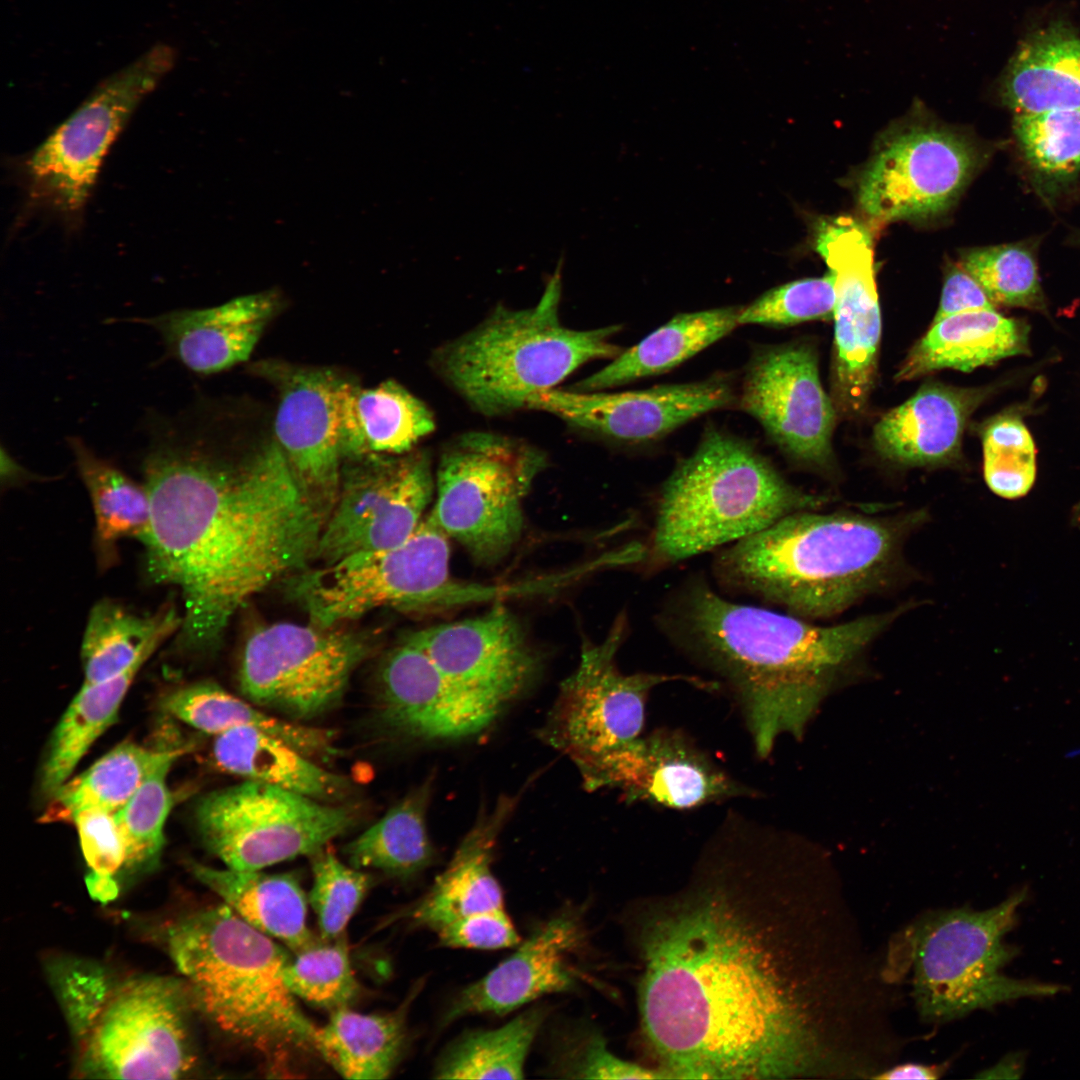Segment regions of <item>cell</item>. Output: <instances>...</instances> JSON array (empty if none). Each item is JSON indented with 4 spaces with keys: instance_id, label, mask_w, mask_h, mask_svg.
Returning <instances> with one entry per match:
<instances>
[{
    "instance_id": "47",
    "label": "cell",
    "mask_w": 1080,
    "mask_h": 1080,
    "mask_svg": "<svg viewBox=\"0 0 1080 1080\" xmlns=\"http://www.w3.org/2000/svg\"><path fill=\"white\" fill-rule=\"evenodd\" d=\"M1014 132L1038 172L1062 178L1080 170V107L1016 114Z\"/></svg>"
},
{
    "instance_id": "35",
    "label": "cell",
    "mask_w": 1080,
    "mask_h": 1080,
    "mask_svg": "<svg viewBox=\"0 0 1080 1080\" xmlns=\"http://www.w3.org/2000/svg\"><path fill=\"white\" fill-rule=\"evenodd\" d=\"M161 706L172 716L208 734L251 728L285 741L314 760H326L338 754L333 731L264 712L213 682L179 687L163 697Z\"/></svg>"
},
{
    "instance_id": "40",
    "label": "cell",
    "mask_w": 1080,
    "mask_h": 1080,
    "mask_svg": "<svg viewBox=\"0 0 1080 1080\" xmlns=\"http://www.w3.org/2000/svg\"><path fill=\"white\" fill-rule=\"evenodd\" d=\"M183 750H154L126 741L118 744L87 770L68 779L50 798L46 821H71L81 811L115 813L145 779Z\"/></svg>"
},
{
    "instance_id": "30",
    "label": "cell",
    "mask_w": 1080,
    "mask_h": 1080,
    "mask_svg": "<svg viewBox=\"0 0 1080 1080\" xmlns=\"http://www.w3.org/2000/svg\"><path fill=\"white\" fill-rule=\"evenodd\" d=\"M338 411L343 460L409 452L435 429L430 409L394 380L362 388L344 379Z\"/></svg>"
},
{
    "instance_id": "51",
    "label": "cell",
    "mask_w": 1080,
    "mask_h": 1080,
    "mask_svg": "<svg viewBox=\"0 0 1080 1080\" xmlns=\"http://www.w3.org/2000/svg\"><path fill=\"white\" fill-rule=\"evenodd\" d=\"M435 933L439 943L449 948L497 950L515 947L521 942L504 908L462 917Z\"/></svg>"
},
{
    "instance_id": "2",
    "label": "cell",
    "mask_w": 1080,
    "mask_h": 1080,
    "mask_svg": "<svg viewBox=\"0 0 1080 1080\" xmlns=\"http://www.w3.org/2000/svg\"><path fill=\"white\" fill-rule=\"evenodd\" d=\"M196 416L151 417L142 544L150 581L181 593L178 647L207 653L250 599L316 559L326 518L275 440L237 458Z\"/></svg>"
},
{
    "instance_id": "33",
    "label": "cell",
    "mask_w": 1080,
    "mask_h": 1080,
    "mask_svg": "<svg viewBox=\"0 0 1080 1080\" xmlns=\"http://www.w3.org/2000/svg\"><path fill=\"white\" fill-rule=\"evenodd\" d=\"M193 875L244 921L293 953L315 938L307 925L306 896L292 874L239 871L190 863Z\"/></svg>"
},
{
    "instance_id": "48",
    "label": "cell",
    "mask_w": 1080,
    "mask_h": 1080,
    "mask_svg": "<svg viewBox=\"0 0 1080 1080\" xmlns=\"http://www.w3.org/2000/svg\"><path fill=\"white\" fill-rule=\"evenodd\" d=\"M325 848L311 856L313 882L308 902L316 915L319 936L331 940L345 934L371 886V877Z\"/></svg>"
},
{
    "instance_id": "4",
    "label": "cell",
    "mask_w": 1080,
    "mask_h": 1080,
    "mask_svg": "<svg viewBox=\"0 0 1080 1080\" xmlns=\"http://www.w3.org/2000/svg\"><path fill=\"white\" fill-rule=\"evenodd\" d=\"M916 520L913 515L792 513L718 551L713 579L729 594L806 620L828 618L882 583Z\"/></svg>"
},
{
    "instance_id": "52",
    "label": "cell",
    "mask_w": 1080,
    "mask_h": 1080,
    "mask_svg": "<svg viewBox=\"0 0 1080 1080\" xmlns=\"http://www.w3.org/2000/svg\"><path fill=\"white\" fill-rule=\"evenodd\" d=\"M566 1056L565 1071L585 1079H667L656 1068L645 1067L617 1056L599 1033H590Z\"/></svg>"
},
{
    "instance_id": "44",
    "label": "cell",
    "mask_w": 1080,
    "mask_h": 1080,
    "mask_svg": "<svg viewBox=\"0 0 1080 1080\" xmlns=\"http://www.w3.org/2000/svg\"><path fill=\"white\" fill-rule=\"evenodd\" d=\"M961 266L994 305L1034 310L1045 306L1035 257L1022 244L970 250L963 256Z\"/></svg>"
},
{
    "instance_id": "18",
    "label": "cell",
    "mask_w": 1080,
    "mask_h": 1080,
    "mask_svg": "<svg viewBox=\"0 0 1080 1080\" xmlns=\"http://www.w3.org/2000/svg\"><path fill=\"white\" fill-rule=\"evenodd\" d=\"M737 398L740 408L790 459L817 468L831 463L837 411L822 387L817 355L809 344L756 346Z\"/></svg>"
},
{
    "instance_id": "6",
    "label": "cell",
    "mask_w": 1080,
    "mask_h": 1080,
    "mask_svg": "<svg viewBox=\"0 0 1080 1080\" xmlns=\"http://www.w3.org/2000/svg\"><path fill=\"white\" fill-rule=\"evenodd\" d=\"M79 1074L102 1079H181L198 1065L182 979L118 977L80 960L52 968Z\"/></svg>"
},
{
    "instance_id": "43",
    "label": "cell",
    "mask_w": 1080,
    "mask_h": 1080,
    "mask_svg": "<svg viewBox=\"0 0 1080 1080\" xmlns=\"http://www.w3.org/2000/svg\"><path fill=\"white\" fill-rule=\"evenodd\" d=\"M283 978L296 998L330 1012L351 1007L360 994L345 934L331 940L315 937L294 952Z\"/></svg>"
},
{
    "instance_id": "34",
    "label": "cell",
    "mask_w": 1080,
    "mask_h": 1080,
    "mask_svg": "<svg viewBox=\"0 0 1080 1080\" xmlns=\"http://www.w3.org/2000/svg\"><path fill=\"white\" fill-rule=\"evenodd\" d=\"M742 306L680 313L580 380L577 391H604L672 370L739 326Z\"/></svg>"
},
{
    "instance_id": "22",
    "label": "cell",
    "mask_w": 1080,
    "mask_h": 1080,
    "mask_svg": "<svg viewBox=\"0 0 1080 1080\" xmlns=\"http://www.w3.org/2000/svg\"><path fill=\"white\" fill-rule=\"evenodd\" d=\"M728 376L606 393L549 389L533 395L529 409L553 414L568 424L628 445L658 441L682 425L736 400Z\"/></svg>"
},
{
    "instance_id": "23",
    "label": "cell",
    "mask_w": 1080,
    "mask_h": 1080,
    "mask_svg": "<svg viewBox=\"0 0 1080 1080\" xmlns=\"http://www.w3.org/2000/svg\"><path fill=\"white\" fill-rule=\"evenodd\" d=\"M377 691V713L384 727L416 740L477 734L503 708L457 684L408 638L384 657Z\"/></svg>"
},
{
    "instance_id": "53",
    "label": "cell",
    "mask_w": 1080,
    "mask_h": 1080,
    "mask_svg": "<svg viewBox=\"0 0 1080 1080\" xmlns=\"http://www.w3.org/2000/svg\"><path fill=\"white\" fill-rule=\"evenodd\" d=\"M982 309H995L977 281L960 265L946 275L941 299L932 323L948 316Z\"/></svg>"
},
{
    "instance_id": "29",
    "label": "cell",
    "mask_w": 1080,
    "mask_h": 1080,
    "mask_svg": "<svg viewBox=\"0 0 1080 1080\" xmlns=\"http://www.w3.org/2000/svg\"><path fill=\"white\" fill-rule=\"evenodd\" d=\"M1029 326L995 309L967 311L932 323L903 360L895 380H914L933 371L969 372L1029 352Z\"/></svg>"
},
{
    "instance_id": "14",
    "label": "cell",
    "mask_w": 1080,
    "mask_h": 1080,
    "mask_svg": "<svg viewBox=\"0 0 1080 1080\" xmlns=\"http://www.w3.org/2000/svg\"><path fill=\"white\" fill-rule=\"evenodd\" d=\"M175 60L173 47L157 43L103 80L28 158L32 199L65 215L82 210L109 148Z\"/></svg>"
},
{
    "instance_id": "21",
    "label": "cell",
    "mask_w": 1080,
    "mask_h": 1080,
    "mask_svg": "<svg viewBox=\"0 0 1080 1080\" xmlns=\"http://www.w3.org/2000/svg\"><path fill=\"white\" fill-rule=\"evenodd\" d=\"M255 370L278 390L275 441L299 486L327 519L343 465L338 392L344 378L327 368L274 361Z\"/></svg>"
},
{
    "instance_id": "46",
    "label": "cell",
    "mask_w": 1080,
    "mask_h": 1080,
    "mask_svg": "<svg viewBox=\"0 0 1080 1080\" xmlns=\"http://www.w3.org/2000/svg\"><path fill=\"white\" fill-rule=\"evenodd\" d=\"M982 446L989 489L1005 499L1025 496L1036 478V450L1022 420L1009 415L993 419L983 431Z\"/></svg>"
},
{
    "instance_id": "15",
    "label": "cell",
    "mask_w": 1080,
    "mask_h": 1080,
    "mask_svg": "<svg viewBox=\"0 0 1080 1080\" xmlns=\"http://www.w3.org/2000/svg\"><path fill=\"white\" fill-rule=\"evenodd\" d=\"M371 650L367 638L341 626L264 625L244 644L239 688L259 707L292 721L311 720L341 703L353 672Z\"/></svg>"
},
{
    "instance_id": "3",
    "label": "cell",
    "mask_w": 1080,
    "mask_h": 1080,
    "mask_svg": "<svg viewBox=\"0 0 1080 1080\" xmlns=\"http://www.w3.org/2000/svg\"><path fill=\"white\" fill-rule=\"evenodd\" d=\"M898 614L819 626L733 602L696 575L668 596L655 619L676 648L727 686L756 755L766 758L783 734L802 735L833 682Z\"/></svg>"
},
{
    "instance_id": "12",
    "label": "cell",
    "mask_w": 1080,
    "mask_h": 1080,
    "mask_svg": "<svg viewBox=\"0 0 1080 1080\" xmlns=\"http://www.w3.org/2000/svg\"><path fill=\"white\" fill-rule=\"evenodd\" d=\"M448 537L425 517L394 547L354 554L290 580V592L311 623L342 626L379 608L413 609L457 593Z\"/></svg>"
},
{
    "instance_id": "24",
    "label": "cell",
    "mask_w": 1080,
    "mask_h": 1080,
    "mask_svg": "<svg viewBox=\"0 0 1080 1080\" xmlns=\"http://www.w3.org/2000/svg\"><path fill=\"white\" fill-rule=\"evenodd\" d=\"M464 689L504 706L534 679L538 656L503 606L408 637Z\"/></svg>"
},
{
    "instance_id": "1",
    "label": "cell",
    "mask_w": 1080,
    "mask_h": 1080,
    "mask_svg": "<svg viewBox=\"0 0 1080 1080\" xmlns=\"http://www.w3.org/2000/svg\"><path fill=\"white\" fill-rule=\"evenodd\" d=\"M626 920L668 1079H869L895 1043L888 963L798 837L729 811L684 883Z\"/></svg>"
},
{
    "instance_id": "17",
    "label": "cell",
    "mask_w": 1080,
    "mask_h": 1080,
    "mask_svg": "<svg viewBox=\"0 0 1080 1080\" xmlns=\"http://www.w3.org/2000/svg\"><path fill=\"white\" fill-rule=\"evenodd\" d=\"M972 145L941 127L915 124L886 136L863 170L862 210L882 220L922 219L946 211L976 166Z\"/></svg>"
},
{
    "instance_id": "5",
    "label": "cell",
    "mask_w": 1080,
    "mask_h": 1080,
    "mask_svg": "<svg viewBox=\"0 0 1080 1080\" xmlns=\"http://www.w3.org/2000/svg\"><path fill=\"white\" fill-rule=\"evenodd\" d=\"M168 954L195 1010L265 1053L315 1050L316 1026L285 984L291 956L228 905L194 912L166 931Z\"/></svg>"
},
{
    "instance_id": "8",
    "label": "cell",
    "mask_w": 1080,
    "mask_h": 1080,
    "mask_svg": "<svg viewBox=\"0 0 1080 1080\" xmlns=\"http://www.w3.org/2000/svg\"><path fill=\"white\" fill-rule=\"evenodd\" d=\"M560 299L556 271L536 306H499L479 326L441 346L434 368L473 409L495 416L526 408L533 395L555 388L582 365L623 351L611 341L619 325L564 326Z\"/></svg>"
},
{
    "instance_id": "32",
    "label": "cell",
    "mask_w": 1080,
    "mask_h": 1080,
    "mask_svg": "<svg viewBox=\"0 0 1080 1080\" xmlns=\"http://www.w3.org/2000/svg\"><path fill=\"white\" fill-rule=\"evenodd\" d=\"M213 759L222 770L245 780L274 785L312 799L339 804L352 792L344 776L321 767L285 741L251 728L215 735Z\"/></svg>"
},
{
    "instance_id": "54",
    "label": "cell",
    "mask_w": 1080,
    "mask_h": 1080,
    "mask_svg": "<svg viewBox=\"0 0 1080 1080\" xmlns=\"http://www.w3.org/2000/svg\"><path fill=\"white\" fill-rule=\"evenodd\" d=\"M947 1064H926L921 1062L894 1063L883 1069L872 1079L877 1080H935L941 1078Z\"/></svg>"
},
{
    "instance_id": "36",
    "label": "cell",
    "mask_w": 1080,
    "mask_h": 1080,
    "mask_svg": "<svg viewBox=\"0 0 1080 1080\" xmlns=\"http://www.w3.org/2000/svg\"><path fill=\"white\" fill-rule=\"evenodd\" d=\"M181 624L173 604L141 615L113 600L98 601L89 612L81 643L83 684L108 680L139 659L150 658Z\"/></svg>"
},
{
    "instance_id": "39",
    "label": "cell",
    "mask_w": 1080,
    "mask_h": 1080,
    "mask_svg": "<svg viewBox=\"0 0 1080 1080\" xmlns=\"http://www.w3.org/2000/svg\"><path fill=\"white\" fill-rule=\"evenodd\" d=\"M148 659H139L108 680L82 685L50 738L40 775L44 796L50 799L55 794L93 743L113 724L134 678Z\"/></svg>"
},
{
    "instance_id": "49",
    "label": "cell",
    "mask_w": 1080,
    "mask_h": 1080,
    "mask_svg": "<svg viewBox=\"0 0 1080 1080\" xmlns=\"http://www.w3.org/2000/svg\"><path fill=\"white\" fill-rule=\"evenodd\" d=\"M88 866L85 883L95 901L107 904L118 897L120 877L127 874L125 845L114 813L81 811L72 820Z\"/></svg>"
},
{
    "instance_id": "9",
    "label": "cell",
    "mask_w": 1080,
    "mask_h": 1080,
    "mask_svg": "<svg viewBox=\"0 0 1080 1080\" xmlns=\"http://www.w3.org/2000/svg\"><path fill=\"white\" fill-rule=\"evenodd\" d=\"M1025 889L985 910L932 911L912 923L901 943L911 967L918 1016L931 1024L960 1019L1026 997L1052 996L1058 984L1019 980L1002 973L1017 954L1005 935L1015 926Z\"/></svg>"
},
{
    "instance_id": "50",
    "label": "cell",
    "mask_w": 1080,
    "mask_h": 1080,
    "mask_svg": "<svg viewBox=\"0 0 1080 1080\" xmlns=\"http://www.w3.org/2000/svg\"><path fill=\"white\" fill-rule=\"evenodd\" d=\"M835 289L832 274L792 281L766 291L742 306L739 325L789 326L833 317Z\"/></svg>"
},
{
    "instance_id": "45",
    "label": "cell",
    "mask_w": 1080,
    "mask_h": 1080,
    "mask_svg": "<svg viewBox=\"0 0 1080 1080\" xmlns=\"http://www.w3.org/2000/svg\"><path fill=\"white\" fill-rule=\"evenodd\" d=\"M174 761L154 770L114 813L125 845L127 873L150 868L158 862L165 822L174 803L167 786V773Z\"/></svg>"
},
{
    "instance_id": "27",
    "label": "cell",
    "mask_w": 1080,
    "mask_h": 1080,
    "mask_svg": "<svg viewBox=\"0 0 1080 1080\" xmlns=\"http://www.w3.org/2000/svg\"><path fill=\"white\" fill-rule=\"evenodd\" d=\"M986 388L923 385L911 398L884 414L873 428V444L885 459L903 466H935L959 453L970 415L988 394Z\"/></svg>"
},
{
    "instance_id": "25",
    "label": "cell",
    "mask_w": 1080,
    "mask_h": 1080,
    "mask_svg": "<svg viewBox=\"0 0 1080 1080\" xmlns=\"http://www.w3.org/2000/svg\"><path fill=\"white\" fill-rule=\"evenodd\" d=\"M586 941L576 912H561L538 927L516 951L464 988L443 1024L474 1014L505 1015L547 994L575 991L584 977L575 957Z\"/></svg>"
},
{
    "instance_id": "42",
    "label": "cell",
    "mask_w": 1080,
    "mask_h": 1080,
    "mask_svg": "<svg viewBox=\"0 0 1080 1080\" xmlns=\"http://www.w3.org/2000/svg\"><path fill=\"white\" fill-rule=\"evenodd\" d=\"M546 1011L535 1007L501 1027L462 1034L440 1056V1079H521L530 1048Z\"/></svg>"
},
{
    "instance_id": "31",
    "label": "cell",
    "mask_w": 1080,
    "mask_h": 1080,
    "mask_svg": "<svg viewBox=\"0 0 1080 1080\" xmlns=\"http://www.w3.org/2000/svg\"><path fill=\"white\" fill-rule=\"evenodd\" d=\"M1000 94L1015 114L1080 107V36L1064 24L1030 34L1010 59Z\"/></svg>"
},
{
    "instance_id": "26",
    "label": "cell",
    "mask_w": 1080,
    "mask_h": 1080,
    "mask_svg": "<svg viewBox=\"0 0 1080 1080\" xmlns=\"http://www.w3.org/2000/svg\"><path fill=\"white\" fill-rule=\"evenodd\" d=\"M282 297L267 290L204 309H183L130 321L153 327L168 353L197 374H213L246 361Z\"/></svg>"
},
{
    "instance_id": "7",
    "label": "cell",
    "mask_w": 1080,
    "mask_h": 1080,
    "mask_svg": "<svg viewBox=\"0 0 1080 1080\" xmlns=\"http://www.w3.org/2000/svg\"><path fill=\"white\" fill-rule=\"evenodd\" d=\"M658 496L642 561L651 570L725 547L826 500L789 483L749 442L713 426Z\"/></svg>"
},
{
    "instance_id": "20",
    "label": "cell",
    "mask_w": 1080,
    "mask_h": 1080,
    "mask_svg": "<svg viewBox=\"0 0 1080 1080\" xmlns=\"http://www.w3.org/2000/svg\"><path fill=\"white\" fill-rule=\"evenodd\" d=\"M581 778L588 791L616 789L626 801L675 810L759 796L682 730L672 728L641 734Z\"/></svg>"
},
{
    "instance_id": "10",
    "label": "cell",
    "mask_w": 1080,
    "mask_h": 1080,
    "mask_svg": "<svg viewBox=\"0 0 1080 1080\" xmlns=\"http://www.w3.org/2000/svg\"><path fill=\"white\" fill-rule=\"evenodd\" d=\"M546 456L535 446L498 433L472 431L443 449L435 499L427 516L479 563L506 556L523 529V499Z\"/></svg>"
},
{
    "instance_id": "28",
    "label": "cell",
    "mask_w": 1080,
    "mask_h": 1080,
    "mask_svg": "<svg viewBox=\"0 0 1080 1080\" xmlns=\"http://www.w3.org/2000/svg\"><path fill=\"white\" fill-rule=\"evenodd\" d=\"M515 805V798L502 796L478 817L430 889L404 912L411 924L436 932L462 917L504 908L491 864L497 838Z\"/></svg>"
},
{
    "instance_id": "19",
    "label": "cell",
    "mask_w": 1080,
    "mask_h": 1080,
    "mask_svg": "<svg viewBox=\"0 0 1080 1080\" xmlns=\"http://www.w3.org/2000/svg\"><path fill=\"white\" fill-rule=\"evenodd\" d=\"M816 249L833 276L836 296L832 400L842 416L856 417L875 383L882 329L871 239L841 218L821 231Z\"/></svg>"
},
{
    "instance_id": "41",
    "label": "cell",
    "mask_w": 1080,
    "mask_h": 1080,
    "mask_svg": "<svg viewBox=\"0 0 1080 1080\" xmlns=\"http://www.w3.org/2000/svg\"><path fill=\"white\" fill-rule=\"evenodd\" d=\"M430 794L427 782L349 842L344 848L348 863L399 879H409L430 866L435 857L426 828Z\"/></svg>"
},
{
    "instance_id": "37",
    "label": "cell",
    "mask_w": 1080,
    "mask_h": 1080,
    "mask_svg": "<svg viewBox=\"0 0 1080 1080\" xmlns=\"http://www.w3.org/2000/svg\"><path fill=\"white\" fill-rule=\"evenodd\" d=\"M411 999L388 1013L365 1014L350 1007L331 1012L318 1027L315 1051L343 1078H388L406 1046Z\"/></svg>"
},
{
    "instance_id": "13",
    "label": "cell",
    "mask_w": 1080,
    "mask_h": 1080,
    "mask_svg": "<svg viewBox=\"0 0 1080 1080\" xmlns=\"http://www.w3.org/2000/svg\"><path fill=\"white\" fill-rule=\"evenodd\" d=\"M195 819L204 846L225 867L256 871L312 856L349 831L357 815L343 804L244 780L202 797Z\"/></svg>"
},
{
    "instance_id": "11",
    "label": "cell",
    "mask_w": 1080,
    "mask_h": 1080,
    "mask_svg": "<svg viewBox=\"0 0 1080 1080\" xmlns=\"http://www.w3.org/2000/svg\"><path fill=\"white\" fill-rule=\"evenodd\" d=\"M627 632L623 611L600 643L583 642L578 665L562 682L542 728L543 739L566 754L581 776L642 734L646 702L655 687L674 681L704 690L718 687L689 675L623 673L616 659Z\"/></svg>"
},
{
    "instance_id": "16",
    "label": "cell",
    "mask_w": 1080,
    "mask_h": 1080,
    "mask_svg": "<svg viewBox=\"0 0 1080 1080\" xmlns=\"http://www.w3.org/2000/svg\"><path fill=\"white\" fill-rule=\"evenodd\" d=\"M434 494L431 457L424 449L345 458L315 560L329 564L403 543L425 519Z\"/></svg>"
},
{
    "instance_id": "38",
    "label": "cell",
    "mask_w": 1080,
    "mask_h": 1080,
    "mask_svg": "<svg viewBox=\"0 0 1080 1080\" xmlns=\"http://www.w3.org/2000/svg\"><path fill=\"white\" fill-rule=\"evenodd\" d=\"M68 443L91 500L98 561L107 568L116 559L120 540L134 538L143 543L147 538L151 525L149 495L144 484L99 457L82 439L71 437Z\"/></svg>"
}]
</instances>
